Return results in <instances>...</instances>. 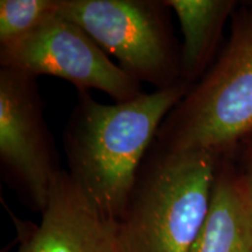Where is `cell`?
Listing matches in <instances>:
<instances>
[{
    "label": "cell",
    "instance_id": "cell-1",
    "mask_svg": "<svg viewBox=\"0 0 252 252\" xmlns=\"http://www.w3.org/2000/svg\"><path fill=\"white\" fill-rule=\"evenodd\" d=\"M189 89L179 82L115 104L99 103L89 91L77 90L76 104L62 132L67 172L113 222L124 212L160 125Z\"/></svg>",
    "mask_w": 252,
    "mask_h": 252
},
{
    "label": "cell",
    "instance_id": "cell-2",
    "mask_svg": "<svg viewBox=\"0 0 252 252\" xmlns=\"http://www.w3.org/2000/svg\"><path fill=\"white\" fill-rule=\"evenodd\" d=\"M220 156L152 144L117 220L122 252H189L206 219Z\"/></svg>",
    "mask_w": 252,
    "mask_h": 252
},
{
    "label": "cell",
    "instance_id": "cell-3",
    "mask_svg": "<svg viewBox=\"0 0 252 252\" xmlns=\"http://www.w3.org/2000/svg\"><path fill=\"white\" fill-rule=\"evenodd\" d=\"M252 131V2L232 14L222 53L160 125L156 137L169 151L229 156Z\"/></svg>",
    "mask_w": 252,
    "mask_h": 252
},
{
    "label": "cell",
    "instance_id": "cell-4",
    "mask_svg": "<svg viewBox=\"0 0 252 252\" xmlns=\"http://www.w3.org/2000/svg\"><path fill=\"white\" fill-rule=\"evenodd\" d=\"M165 0H59L58 14L83 28L119 67L156 90L180 81V53Z\"/></svg>",
    "mask_w": 252,
    "mask_h": 252
},
{
    "label": "cell",
    "instance_id": "cell-5",
    "mask_svg": "<svg viewBox=\"0 0 252 252\" xmlns=\"http://www.w3.org/2000/svg\"><path fill=\"white\" fill-rule=\"evenodd\" d=\"M36 78L0 67V172L24 203L42 213L62 168Z\"/></svg>",
    "mask_w": 252,
    "mask_h": 252
},
{
    "label": "cell",
    "instance_id": "cell-6",
    "mask_svg": "<svg viewBox=\"0 0 252 252\" xmlns=\"http://www.w3.org/2000/svg\"><path fill=\"white\" fill-rule=\"evenodd\" d=\"M0 67L35 77H59L77 90L103 91L116 103L130 102L145 94L141 83L113 63L83 28L60 14L26 36L0 47Z\"/></svg>",
    "mask_w": 252,
    "mask_h": 252
},
{
    "label": "cell",
    "instance_id": "cell-7",
    "mask_svg": "<svg viewBox=\"0 0 252 252\" xmlns=\"http://www.w3.org/2000/svg\"><path fill=\"white\" fill-rule=\"evenodd\" d=\"M18 252H122L117 225L75 184L67 169L53 181L39 225Z\"/></svg>",
    "mask_w": 252,
    "mask_h": 252
},
{
    "label": "cell",
    "instance_id": "cell-8",
    "mask_svg": "<svg viewBox=\"0 0 252 252\" xmlns=\"http://www.w3.org/2000/svg\"><path fill=\"white\" fill-rule=\"evenodd\" d=\"M189 252H252V203L229 156L217 163L209 208Z\"/></svg>",
    "mask_w": 252,
    "mask_h": 252
},
{
    "label": "cell",
    "instance_id": "cell-9",
    "mask_svg": "<svg viewBox=\"0 0 252 252\" xmlns=\"http://www.w3.org/2000/svg\"><path fill=\"white\" fill-rule=\"evenodd\" d=\"M176 14L184 41L180 81L193 87L212 67L223 27L237 8L232 0H165Z\"/></svg>",
    "mask_w": 252,
    "mask_h": 252
},
{
    "label": "cell",
    "instance_id": "cell-10",
    "mask_svg": "<svg viewBox=\"0 0 252 252\" xmlns=\"http://www.w3.org/2000/svg\"><path fill=\"white\" fill-rule=\"evenodd\" d=\"M59 0H1L0 47L26 36L58 14Z\"/></svg>",
    "mask_w": 252,
    "mask_h": 252
},
{
    "label": "cell",
    "instance_id": "cell-11",
    "mask_svg": "<svg viewBox=\"0 0 252 252\" xmlns=\"http://www.w3.org/2000/svg\"><path fill=\"white\" fill-rule=\"evenodd\" d=\"M243 145L241 156V165L237 167L242 182L252 203V131L242 140ZM238 145V146H239Z\"/></svg>",
    "mask_w": 252,
    "mask_h": 252
}]
</instances>
